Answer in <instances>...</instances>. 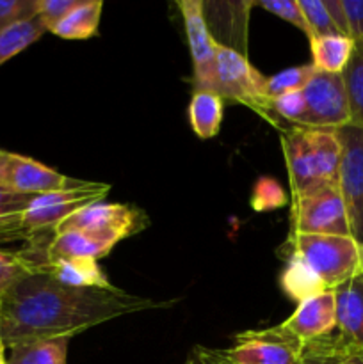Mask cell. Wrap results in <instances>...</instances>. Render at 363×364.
<instances>
[{
  "label": "cell",
  "instance_id": "cell-30",
  "mask_svg": "<svg viewBox=\"0 0 363 364\" xmlns=\"http://www.w3.org/2000/svg\"><path fill=\"white\" fill-rule=\"evenodd\" d=\"M270 112H273L274 119L280 117V119L288 121L290 124H299L302 114H305V96H302V91L287 92V95H281L280 98L273 100L270 102Z\"/></svg>",
  "mask_w": 363,
  "mask_h": 364
},
{
  "label": "cell",
  "instance_id": "cell-9",
  "mask_svg": "<svg viewBox=\"0 0 363 364\" xmlns=\"http://www.w3.org/2000/svg\"><path fill=\"white\" fill-rule=\"evenodd\" d=\"M305 114L299 124L310 128L338 130L351 124L347 92L342 75L317 71L302 89Z\"/></svg>",
  "mask_w": 363,
  "mask_h": 364
},
{
  "label": "cell",
  "instance_id": "cell-16",
  "mask_svg": "<svg viewBox=\"0 0 363 364\" xmlns=\"http://www.w3.org/2000/svg\"><path fill=\"white\" fill-rule=\"evenodd\" d=\"M338 338L363 350V272L335 290Z\"/></svg>",
  "mask_w": 363,
  "mask_h": 364
},
{
  "label": "cell",
  "instance_id": "cell-32",
  "mask_svg": "<svg viewBox=\"0 0 363 364\" xmlns=\"http://www.w3.org/2000/svg\"><path fill=\"white\" fill-rule=\"evenodd\" d=\"M82 0H39L38 2V16L45 23L46 31L59 23L70 11L80 4Z\"/></svg>",
  "mask_w": 363,
  "mask_h": 364
},
{
  "label": "cell",
  "instance_id": "cell-2",
  "mask_svg": "<svg viewBox=\"0 0 363 364\" xmlns=\"http://www.w3.org/2000/svg\"><path fill=\"white\" fill-rule=\"evenodd\" d=\"M281 290L294 302L335 291L363 272V245L342 235H292L283 245Z\"/></svg>",
  "mask_w": 363,
  "mask_h": 364
},
{
  "label": "cell",
  "instance_id": "cell-38",
  "mask_svg": "<svg viewBox=\"0 0 363 364\" xmlns=\"http://www.w3.org/2000/svg\"><path fill=\"white\" fill-rule=\"evenodd\" d=\"M0 364H7V359H6V355H4V358H0Z\"/></svg>",
  "mask_w": 363,
  "mask_h": 364
},
{
  "label": "cell",
  "instance_id": "cell-4",
  "mask_svg": "<svg viewBox=\"0 0 363 364\" xmlns=\"http://www.w3.org/2000/svg\"><path fill=\"white\" fill-rule=\"evenodd\" d=\"M110 192L109 183L78 181L63 191L34 196L28 206L14 215L0 217V245L53 237L60 223L84 206L103 201Z\"/></svg>",
  "mask_w": 363,
  "mask_h": 364
},
{
  "label": "cell",
  "instance_id": "cell-18",
  "mask_svg": "<svg viewBox=\"0 0 363 364\" xmlns=\"http://www.w3.org/2000/svg\"><path fill=\"white\" fill-rule=\"evenodd\" d=\"M189 123L199 139H212L223 123V100L212 91L194 89L189 102Z\"/></svg>",
  "mask_w": 363,
  "mask_h": 364
},
{
  "label": "cell",
  "instance_id": "cell-19",
  "mask_svg": "<svg viewBox=\"0 0 363 364\" xmlns=\"http://www.w3.org/2000/svg\"><path fill=\"white\" fill-rule=\"evenodd\" d=\"M313 68L324 73L342 75L354 50V41L345 36H319L310 38Z\"/></svg>",
  "mask_w": 363,
  "mask_h": 364
},
{
  "label": "cell",
  "instance_id": "cell-14",
  "mask_svg": "<svg viewBox=\"0 0 363 364\" xmlns=\"http://www.w3.org/2000/svg\"><path fill=\"white\" fill-rule=\"evenodd\" d=\"M251 7L253 2H203V14L214 41L246 55Z\"/></svg>",
  "mask_w": 363,
  "mask_h": 364
},
{
  "label": "cell",
  "instance_id": "cell-1",
  "mask_svg": "<svg viewBox=\"0 0 363 364\" xmlns=\"http://www.w3.org/2000/svg\"><path fill=\"white\" fill-rule=\"evenodd\" d=\"M169 306L173 301L157 302L116 287L71 288L48 274L34 272L0 299V340L6 348L50 338L71 340L117 316Z\"/></svg>",
  "mask_w": 363,
  "mask_h": 364
},
{
  "label": "cell",
  "instance_id": "cell-21",
  "mask_svg": "<svg viewBox=\"0 0 363 364\" xmlns=\"http://www.w3.org/2000/svg\"><path fill=\"white\" fill-rule=\"evenodd\" d=\"M70 341V338H50L13 345L7 364H68Z\"/></svg>",
  "mask_w": 363,
  "mask_h": 364
},
{
  "label": "cell",
  "instance_id": "cell-17",
  "mask_svg": "<svg viewBox=\"0 0 363 364\" xmlns=\"http://www.w3.org/2000/svg\"><path fill=\"white\" fill-rule=\"evenodd\" d=\"M38 272L48 274L60 284L71 288H112L109 277L96 259L57 258L46 262Z\"/></svg>",
  "mask_w": 363,
  "mask_h": 364
},
{
  "label": "cell",
  "instance_id": "cell-34",
  "mask_svg": "<svg viewBox=\"0 0 363 364\" xmlns=\"http://www.w3.org/2000/svg\"><path fill=\"white\" fill-rule=\"evenodd\" d=\"M32 199H34V196L18 194V192L0 187V217L20 213L21 210L27 208Z\"/></svg>",
  "mask_w": 363,
  "mask_h": 364
},
{
  "label": "cell",
  "instance_id": "cell-27",
  "mask_svg": "<svg viewBox=\"0 0 363 364\" xmlns=\"http://www.w3.org/2000/svg\"><path fill=\"white\" fill-rule=\"evenodd\" d=\"M298 2L302 11V16H305L306 27H308V39L338 34L322 0H298Z\"/></svg>",
  "mask_w": 363,
  "mask_h": 364
},
{
  "label": "cell",
  "instance_id": "cell-39",
  "mask_svg": "<svg viewBox=\"0 0 363 364\" xmlns=\"http://www.w3.org/2000/svg\"><path fill=\"white\" fill-rule=\"evenodd\" d=\"M184 364H192V363H191V361H189V359H187V361H185Z\"/></svg>",
  "mask_w": 363,
  "mask_h": 364
},
{
  "label": "cell",
  "instance_id": "cell-31",
  "mask_svg": "<svg viewBox=\"0 0 363 364\" xmlns=\"http://www.w3.org/2000/svg\"><path fill=\"white\" fill-rule=\"evenodd\" d=\"M285 194L280 188V185L270 178H262L256 183L255 194H253L251 206L256 210H267V208H276V206L283 205Z\"/></svg>",
  "mask_w": 363,
  "mask_h": 364
},
{
  "label": "cell",
  "instance_id": "cell-37",
  "mask_svg": "<svg viewBox=\"0 0 363 364\" xmlns=\"http://www.w3.org/2000/svg\"><path fill=\"white\" fill-rule=\"evenodd\" d=\"M4 350H6V347H4L2 340H0V358H4Z\"/></svg>",
  "mask_w": 363,
  "mask_h": 364
},
{
  "label": "cell",
  "instance_id": "cell-22",
  "mask_svg": "<svg viewBox=\"0 0 363 364\" xmlns=\"http://www.w3.org/2000/svg\"><path fill=\"white\" fill-rule=\"evenodd\" d=\"M302 364H363V350L330 334L305 345Z\"/></svg>",
  "mask_w": 363,
  "mask_h": 364
},
{
  "label": "cell",
  "instance_id": "cell-29",
  "mask_svg": "<svg viewBox=\"0 0 363 364\" xmlns=\"http://www.w3.org/2000/svg\"><path fill=\"white\" fill-rule=\"evenodd\" d=\"M253 6L262 7L267 13L288 21L295 28L305 32L306 38H308V27H306L305 16H302V11L299 7L298 0H253Z\"/></svg>",
  "mask_w": 363,
  "mask_h": 364
},
{
  "label": "cell",
  "instance_id": "cell-26",
  "mask_svg": "<svg viewBox=\"0 0 363 364\" xmlns=\"http://www.w3.org/2000/svg\"><path fill=\"white\" fill-rule=\"evenodd\" d=\"M32 263L20 251H4L0 249V299L23 277L34 274Z\"/></svg>",
  "mask_w": 363,
  "mask_h": 364
},
{
  "label": "cell",
  "instance_id": "cell-13",
  "mask_svg": "<svg viewBox=\"0 0 363 364\" xmlns=\"http://www.w3.org/2000/svg\"><path fill=\"white\" fill-rule=\"evenodd\" d=\"M283 323L288 333L302 343H310L322 336H330L337 329V299L335 291H322L319 295L299 302L295 311Z\"/></svg>",
  "mask_w": 363,
  "mask_h": 364
},
{
  "label": "cell",
  "instance_id": "cell-20",
  "mask_svg": "<svg viewBox=\"0 0 363 364\" xmlns=\"http://www.w3.org/2000/svg\"><path fill=\"white\" fill-rule=\"evenodd\" d=\"M102 0H82L73 11L66 14L50 32L63 39H89L98 34L102 18Z\"/></svg>",
  "mask_w": 363,
  "mask_h": 364
},
{
  "label": "cell",
  "instance_id": "cell-24",
  "mask_svg": "<svg viewBox=\"0 0 363 364\" xmlns=\"http://www.w3.org/2000/svg\"><path fill=\"white\" fill-rule=\"evenodd\" d=\"M347 92L351 124L363 130V46L354 45L349 64L342 71Z\"/></svg>",
  "mask_w": 363,
  "mask_h": 364
},
{
  "label": "cell",
  "instance_id": "cell-10",
  "mask_svg": "<svg viewBox=\"0 0 363 364\" xmlns=\"http://www.w3.org/2000/svg\"><path fill=\"white\" fill-rule=\"evenodd\" d=\"M148 226V217L141 208L123 203L98 201L84 206L73 215L59 224L56 233L70 230L96 231V233L114 235L120 240L139 233Z\"/></svg>",
  "mask_w": 363,
  "mask_h": 364
},
{
  "label": "cell",
  "instance_id": "cell-3",
  "mask_svg": "<svg viewBox=\"0 0 363 364\" xmlns=\"http://www.w3.org/2000/svg\"><path fill=\"white\" fill-rule=\"evenodd\" d=\"M292 199L337 185L342 146L337 130L290 124L280 130Z\"/></svg>",
  "mask_w": 363,
  "mask_h": 364
},
{
  "label": "cell",
  "instance_id": "cell-6",
  "mask_svg": "<svg viewBox=\"0 0 363 364\" xmlns=\"http://www.w3.org/2000/svg\"><path fill=\"white\" fill-rule=\"evenodd\" d=\"M290 233L351 237L347 212L338 185H326L292 199Z\"/></svg>",
  "mask_w": 363,
  "mask_h": 364
},
{
  "label": "cell",
  "instance_id": "cell-36",
  "mask_svg": "<svg viewBox=\"0 0 363 364\" xmlns=\"http://www.w3.org/2000/svg\"><path fill=\"white\" fill-rule=\"evenodd\" d=\"M326 6L327 13H330L331 21L337 27L338 34L349 38V28H347V18H345V11L342 7V0H322Z\"/></svg>",
  "mask_w": 363,
  "mask_h": 364
},
{
  "label": "cell",
  "instance_id": "cell-25",
  "mask_svg": "<svg viewBox=\"0 0 363 364\" xmlns=\"http://www.w3.org/2000/svg\"><path fill=\"white\" fill-rule=\"evenodd\" d=\"M315 73L313 64H301V66L287 68L280 73L273 75L265 80V96L269 102L280 98L281 95L294 91H302L305 85L308 84L310 78Z\"/></svg>",
  "mask_w": 363,
  "mask_h": 364
},
{
  "label": "cell",
  "instance_id": "cell-23",
  "mask_svg": "<svg viewBox=\"0 0 363 364\" xmlns=\"http://www.w3.org/2000/svg\"><path fill=\"white\" fill-rule=\"evenodd\" d=\"M45 32L46 27L39 20V16L21 21V23H16L7 28V31L0 32V66L20 52H23L25 48H28Z\"/></svg>",
  "mask_w": 363,
  "mask_h": 364
},
{
  "label": "cell",
  "instance_id": "cell-7",
  "mask_svg": "<svg viewBox=\"0 0 363 364\" xmlns=\"http://www.w3.org/2000/svg\"><path fill=\"white\" fill-rule=\"evenodd\" d=\"M302 350L305 343L280 323L237 334L223 354L231 364H302Z\"/></svg>",
  "mask_w": 363,
  "mask_h": 364
},
{
  "label": "cell",
  "instance_id": "cell-15",
  "mask_svg": "<svg viewBox=\"0 0 363 364\" xmlns=\"http://www.w3.org/2000/svg\"><path fill=\"white\" fill-rule=\"evenodd\" d=\"M120 242V238L114 235L96 233V231H63V233L53 235L50 240L45 263L57 258H89L98 262L105 258Z\"/></svg>",
  "mask_w": 363,
  "mask_h": 364
},
{
  "label": "cell",
  "instance_id": "cell-8",
  "mask_svg": "<svg viewBox=\"0 0 363 364\" xmlns=\"http://www.w3.org/2000/svg\"><path fill=\"white\" fill-rule=\"evenodd\" d=\"M342 155L338 166V191L344 199L351 237L363 245V130L342 127L337 130Z\"/></svg>",
  "mask_w": 363,
  "mask_h": 364
},
{
  "label": "cell",
  "instance_id": "cell-11",
  "mask_svg": "<svg viewBox=\"0 0 363 364\" xmlns=\"http://www.w3.org/2000/svg\"><path fill=\"white\" fill-rule=\"evenodd\" d=\"M80 180H73L45 164L18 153L0 149V187L18 194L38 196L46 192L73 187Z\"/></svg>",
  "mask_w": 363,
  "mask_h": 364
},
{
  "label": "cell",
  "instance_id": "cell-12",
  "mask_svg": "<svg viewBox=\"0 0 363 364\" xmlns=\"http://www.w3.org/2000/svg\"><path fill=\"white\" fill-rule=\"evenodd\" d=\"M178 7L184 18L185 34H187L189 50L192 57V73H194L196 89L209 91L216 68L217 43L214 41L205 14H203V0H180Z\"/></svg>",
  "mask_w": 363,
  "mask_h": 364
},
{
  "label": "cell",
  "instance_id": "cell-35",
  "mask_svg": "<svg viewBox=\"0 0 363 364\" xmlns=\"http://www.w3.org/2000/svg\"><path fill=\"white\" fill-rule=\"evenodd\" d=\"M187 359L192 364H231L226 359V355L223 354V350L201 347V345H198V347L192 348L191 355H189Z\"/></svg>",
  "mask_w": 363,
  "mask_h": 364
},
{
  "label": "cell",
  "instance_id": "cell-5",
  "mask_svg": "<svg viewBox=\"0 0 363 364\" xmlns=\"http://www.w3.org/2000/svg\"><path fill=\"white\" fill-rule=\"evenodd\" d=\"M265 80L267 78L249 63L248 55L217 46L216 68L209 91L216 92L221 100L249 107L280 130L265 96Z\"/></svg>",
  "mask_w": 363,
  "mask_h": 364
},
{
  "label": "cell",
  "instance_id": "cell-28",
  "mask_svg": "<svg viewBox=\"0 0 363 364\" xmlns=\"http://www.w3.org/2000/svg\"><path fill=\"white\" fill-rule=\"evenodd\" d=\"M39 0H0V32L38 16Z\"/></svg>",
  "mask_w": 363,
  "mask_h": 364
},
{
  "label": "cell",
  "instance_id": "cell-33",
  "mask_svg": "<svg viewBox=\"0 0 363 364\" xmlns=\"http://www.w3.org/2000/svg\"><path fill=\"white\" fill-rule=\"evenodd\" d=\"M342 7L347 18L349 38L354 45L363 46V0H342Z\"/></svg>",
  "mask_w": 363,
  "mask_h": 364
}]
</instances>
